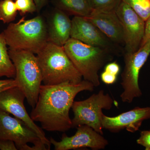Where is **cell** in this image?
Here are the masks:
<instances>
[{"mask_svg": "<svg viewBox=\"0 0 150 150\" xmlns=\"http://www.w3.org/2000/svg\"><path fill=\"white\" fill-rule=\"evenodd\" d=\"M94 86L86 80L77 83L67 82L55 85H41L37 103L30 117L43 130L65 132L72 128L69 112L76 96L81 92L92 91Z\"/></svg>", "mask_w": 150, "mask_h": 150, "instance_id": "obj_1", "label": "cell"}, {"mask_svg": "<svg viewBox=\"0 0 150 150\" xmlns=\"http://www.w3.org/2000/svg\"><path fill=\"white\" fill-rule=\"evenodd\" d=\"M37 57L44 85H55L67 82L77 83L82 81L81 75L64 47L48 42Z\"/></svg>", "mask_w": 150, "mask_h": 150, "instance_id": "obj_2", "label": "cell"}, {"mask_svg": "<svg viewBox=\"0 0 150 150\" xmlns=\"http://www.w3.org/2000/svg\"><path fill=\"white\" fill-rule=\"evenodd\" d=\"M9 49L37 54L48 42V28L40 16L29 20L24 17L10 23L2 33Z\"/></svg>", "mask_w": 150, "mask_h": 150, "instance_id": "obj_3", "label": "cell"}, {"mask_svg": "<svg viewBox=\"0 0 150 150\" xmlns=\"http://www.w3.org/2000/svg\"><path fill=\"white\" fill-rule=\"evenodd\" d=\"M68 57L84 80L94 87L100 85L98 72L112 58L108 51L70 38L63 46Z\"/></svg>", "mask_w": 150, "mask_h": 150, "instance_id": "obj_4", "label": "cell"}, {"mask_svg": "<svg viewBox=\"0 0 150 150\" xmlns=\"http://www.w3.org/2000/svg\"><path fill=\"white\" fill-rule=\"evenodd\" d=\"M16 71L17 86L24 93L28 104L33 108L37 103L42 76L37 56L23 50L8 49Z\"/></svg>", "mask_w": 150, "mask_h": 150, "instance_id": "obj_5", "label": "cell"}, {"mask_svg": "<svg viewBox=\"0 0 150 150\" xmlns=\"http://www.w3.org/2000/svg\"><path fill=\"white\" fill-rule=\"evenodd\" d=\"M113 103L112 97L108 93H105L102 90L87 99L74 101L71 108L74 115L72 128L87 125L103 135L102 110H110Z\"/></svg>", "mask_w": 150, "mask_h": 150, "instance_id": "obj_6", "label": "cell"}, {"mask_svg": "<svg viewBox=\"0 0 150 150\" xmlns=\"http://www.w3.org/2000/svg\"><path fill=\"white\" fill-rule=\"evenodd\" d=\"M150 54V44L148 43L136 52L124 55L125 67L121 74V82L123 91L120 96L122 102L131 103L135 98L142 96L139 76Z\"/></svg>", "mask_w": 150, "mask_h": 150, "instance_id": "obj_7", "label": "cell"}, {"mask_svg": "<svg viewBox=\"0 0 150 150\" xmlns=\"http://www.w3.org/2000/svg\"><path fill=\"white\" fill-rule=\"evenodd\" d=\"M0 139L12 141L19 150H32L28 143L34 145L35 150H49L37 134L23 121L1 110Z\"/></svg>", "mask_w": 150, "mask_h": 150, "instance_id": "obj_8", "label": "cell"}, {"mask_svg": "<svg viewBox=\"0 0 150 150\" xmlns=\"http://www.w3.org/2000/svg\"><path fill=\"white\" fill-rule=\"evenodd\" d=\"M25 94L17 86L0 93V110L20 119L37 134L49 150L51 144L42 129L37 126L28 113L24 104Z\"/></svg>", "mask_w": 150, "mask_h": 150, "instance_id": "obj_9", "label": "cell"}, {"mask_svg": "<svg viewBox=\"0 0 150 150\" xmlns=\"http://www.w3.org/2000/svg\"><path fill=\"white\" fill-rule=\"evenodd\" d=\"M115 11L123 28L125 54L136 52L144 37L145 22L122 1Z\"/></svg>", "mask_w": 150, "mask_h": 150, "instance_id": "obj_10", "label": "cell"}, {"mask_svg": "<svg viewBox=\"0 0 150 150\" xmlns=\"http://www.w3.org/2000/svg\"><path fill=\"white\" fill-rule=\"evenodd\" d=\"M55 150H69L82 148H90L93 150L103 149L108 144V142L102 135L87 125L77 127L76 134L72 137L66 134L62 136L60 142L53 138L50 139Z\"/></svg>", "mask_w": 150, "mask_h": 150, "instance_id": "obj_11", "label": "cell"}, {"mask_svg": "<svg viewBox=\"0 0 150 150\" xmlns=\"http://www.w3.org/2000/svg\"><path fill=\"white\" fill-rule=\"evenodd\" d=\"M150 118V106L137 107L114 117L103 114L102 124L103 129L112 132H118L126 129L131 133L139 130L142 123Z\"/></svg>", "mask_w": 150, "mask_h": 150, "instance_id": "obj_12", "label": "cell"}, {"mask_svg": "<svg viewBox=\"0 0 150 150\" xmlns=\"http://www.w3.org/2000/svg\"><path fill=\"white\" fill-rule=\"evenodd\" d=\"M71 38L109 51L108 38L85 17L74 16L71 20Z\"/></svg>", "mask_w": 150, "mask_h": 150, "instance_id": "obj_13", "label": "cell"}, {"mask_svg": "<svg viewBox=\"0 0 150 150\" xmlns=\"http://www.w3.org/2000/svg\"><path fill=\"white\" fill-rule=\"evenodd\" d=\"M86 18L93 23L108 39L124 43L123 28L115 10H92Z\"/></svg>", "mask_w": 150, "mask_h": 150, "instance_id": "obj_14", "label": "cell"}, {"mask_svg": "<svg viewBox=\"0 0 150 150\" xmlns=\"http://www.w3.org/2000/svg\"><path fill=\"white\" fill-rule=\"evenodd\" d=\"M71 21L64 11L57 8L51 15L48 28V42L63 47L71 38Z\"/></svg>", "mask_w": 150, "mask_h": 150, "instance_id": "obj_15", "label": "cell"}, {"mask_svg": "<svg viewBox=\"0 0 150 150\" xmlns=\"http://www.w3.org/2000/svg\"><path fill=\"white\" fill-rule=\"evenodd\" d=\"M57 8L74 16L86 17L92 9L88 0H53Z\"/></svg>", "mask_w": 150, "mask_h": 150, "instance_id": "obj_16", "label": "cell"}, {"mask_svg": "<svg viewBox=\"0 0 150 150\" xmlns=\"http://www.w3.org/2000/svg\"><path fill=\"white\" fill-rule=\"evenodd\" d=\"M6 42L4 35L0 34V77H15L14 66L9 55Z\"/></svg>", "mask_w": 150, "mask_h": 150, "instance_id": "obj_17", "label": "cell"}, {"mask_svg": "<svg viewBox=\"0 0 150 150\" xmlns=\"http://www.w3.org/2000/svg\"><path fill=\"white\" fill-rule=\"evenodd\" d=\"M18 11L14 0L0 1V20L10 23L15 19Z\"/></svg>", "mask_w": 150, "mask_h": 150, "instance_id": "obj_18", "label": "cell"}, {"mask_svg": "<svg viewBox=\"0 0 150 150\" xmlns=\"http://www.w3.org/2000/svg\"><path fill=\"white\" fill-rule=\"evenodd\" d=\"M145 22L150 16V0H122Z\"/></svg>", "mask_w": 150, "mask_h": 150, "instance_id": "obj_19", "label": "cell"}, {"mask_svg": "<svg viewBox=\"0 0 150 150\" xmlns=\"http://www.w3.org/2000/svg\"><path fill=\"white\" fill-rule=\"evenodd\" d=\"M92 10H116L122 0H88Z\"/></svg>", "mask_w": 150, "mask_h": 150, "instance_id": "obj_20", "label": "cell"}, {"mask_svg": "<svg viewBox=\"0 0 150 150\" xmlns=\"http://www.w3.org/2000/svg\"><path fill=\"white\" fill-rule=\"evenodd\" d=\"M15 2L18 11L22 15L37 11L34 0H15Z\"/></svg>", "mask_w": 150, "mask_h": 150, "instance_id": "obj_21", "label": "cell"}, {"mask_svg": "<svg viewBox=\"0 0 150 150\" xmlns=\"http://www.w3.org/2000/svg\"><path fill=\"white\" fill-rule=\"evenodd\" d=\"M137 142L138 144L144 146L145 150H150V130L141 131Z\"/></svg>", "mask_w": 150, "mask_h": 150, "instance_id": "obj_22", "label": "cell"}, {"mask_svg": "<svg viewBox=\"0 0 150 150\" xmlns=\"http://www.w3.org/2000/svg\"><path fill=\"white\" fill-rule=\"evenodd\" d=\"M117 76L104 71L100 76L101 80L105 83L108 85L115 83L117 80Z\"/></svg>", "mask_w": 150, "mask_h": 150, "instance_id": "obj_23", "label": "cell"}, {"mask_svg": "<svg viewBox=\"0 0 150 150\" xmlns=\"http://www.w3.org/2000/svg\"><path fill=\"white\" fill-rule=\"evenodd\" d=\"M148 43L150 44V16L145 22L144 34L140 47Z\"/></svg>", "mask_w": 150, "mask_h": 150, "instance_id": "obj_24", "label": "cell"}, {"mask_svg": "<svg viewBox=\"0 0 150 150\" xmlns=\"http://www.w3.org/2000/svg\"><path fill=\"white\" fill-rule=\"evenodd\" d=\"M15 86H17V85L14 79L0 80V93Z\"/></svg>", "mask_w": 150, "mask_h": 150, "instance_id": "obj_25", "label": "cell"}, {"mask_svg": "<svg viewBox=\"0 0 150 150\" xmlns=\"http://www.w3.org/2000/svg\"><path fill=\"white\" fill-rule=\"evenodd\" d=\"M104 71L117 76L120 72V66L117 62H111L105 66Z\"/></svg>", "mask_w": 150, "mask_h": 150, "instance_id": "obj_26", "label": "cell"}, {"mask_svg": "<svg viewBox=\"0 0 150 150\" xmlns=\"http://www.w3.org/2000/svg\"><path fill=\"white\" fill-rule=\"evenodd\" d=\"M0 150H17L14 142L10 140L0 139Z\"/></svg>", "mask_w": 150, "mask_h": 150, "instance_id": "obj_27", "label": "cell"}, {"mask_svg": "<svg viewBox=\"0 0 150 150\" xmlns=\"http://www.w3.org/2000/svg\"><path fill=\"white\" fill-rule=\"evenodd\" d=\"M37 11H40L46 5L47 0H34Z\"/></svg>", "mask_w": 150, "mask_h": 150, "instance_id": "obj_28", "label": "cell"}]
</instances>
